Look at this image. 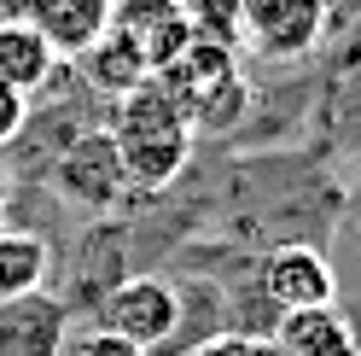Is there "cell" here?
<instances>
[{"instance_id": "11", "label": "cell", "mask_w": 361, "mask_h": 356, "mask_svg": "<svg viewBox=\"0 0 361 356\" xmlns=\"http://www.w3.org/2000/svg\"><path fill=\"white\" fill-rule=\"evenodd\" d=\"M59 71V53H53V41L41 35L30 18H0V82L18 88V94H35V88H47Z\"/></svg>"}, {"instance_id": "1", "label": "cell", "mask_w": 361, "mask_h": 356, "mask_svg": "<svg viewBox=\"0 0 361 356\" xmlns=\"http://www.w3.org/2000/svg\"><path fill=\"white\" fill-rule=\"evenodd\" d=\"M111 146L123 158V182L134 193H164L192 158V123L187 111L169 100V88L146 76L140 88H128L123 100H111V123H105Z\"/></svg>"}, {"instance_id": "4", "label": "cell", "mask_w": 361, "mask_h": 356, "mask_svg": "<svg viewBox=\"0 0 361 356\" xmlns=\"http://www.w3.org/2000/svg\"><path fill=\"white\" fill-rule=\"evenodd\" d=\"M326 35V0H239V47L257 59H309Z\"/></svg>"}, {"instance_id": "13", "label": "cell", "mask_w": 361, "mask_h": 356, "mask_svg": "<svg viewBox=\"0 0 361 356\" xmlns=\"http://www.w3.org/2000/svg\"><path fill=\"white\" fill-rule=\"evenodd\" d=\"M76 64H82V76L94 82V94H105V100H123L128 88H140V82H146V64L134 59L111 30H99L94 41H87V47L76 53Z\"/></svg>"}, {"instance_id": "9", "label": "cell", "mask_w": 361, "mask_h": 356, "mask_svg": "<svg viewBox=\"0 0 361 356\" xmlns=\"http://www.w3.org/2000/svg\"><path fill=\"white\" fill-rule=\"evenodd\" d=\"M280 356H361V333L338 304H314V309H291L274 316L268 327Z\"/></svg>"}, {"instance_id": "5", "label": "cell", "mask_w": 361, "mask_h": 356, "mask_svg": "<svg viewBox=\"0 0 361 356\" xmlns=\"http://www.w3.org/2000/svg\"><path fill=\"white\" fill-rule=\"evenodd\" d=\"M53 193L64 205H76V210H94V216L111 210L128 193L123 158H117V146H111L105 129H87V135L64 141V152L53 158Z\"/></svg>"}, {"instance_id": "14", "label": "cell", "mask_w": 361, "mask_h": 356, "mask_svg": "<svg viewBox=\"0 0 361 356\" xmlns=\"http://www.w3.org/2000/svg\"><path fill=\"white\" fill-rule=\"evenodd\" d=\"M180 18H187L192 41H210V47H239V0H175Z\"/></svg>"}, {"instance_id": "17", "label": "cell", "mask_w": 361, "mask_h": 356, "mask_svg": "<svg viewBox=\"0 0 361 356\" xmlns=\"http://www.w3.org/2000/svg\"><path fill=\"white\" fill-rule=\"evenodd\" d=\"M24 117H30V100L18 94V88H6V82H0V146H12V141H18Z\"/></svg>"}, {"instance_id": "7", "label": "cell", "mask_w": 361, "mask_h": 356, "mask_svg": "<svg viewBox=\"0 0 361 356\" xmlns=\"http://www.w3.org/2000/svg\"><path fill=\"white\" fill-rule=\"evenodd\" d=\"M105 30L146 64V76H157L164 64H175L180 53H187V41H192L175 0H111Z\"/></svg>"}, {"instance_id": "8", "label": "cell", "mask_w": 361, "mask_h": 356, "mask_svg": "<svg viewBox=\"0 0 361 356\" xmlns=\"http://www.w3.org/2000/svg\"><path fill=\"white\" fill-rule=\"evenodd\" d=\"M64 333H71V304L53 292L0 304V356H59Z\"/></svg>"}, {"instance_id": "10", "label": "cell", "mask_w": 361, "mask_h": 356, "mask_svg": "<svg viewBox=\"0 0 361 356\" xmlns=\"http://www.w3.org/2000/svg\"><path fill=\"white\" fill-rule=\"evenodd\" d=\"M18 18H30V24L53 41L59 59H76L87 41L105 30L111 0H18Z\"/></svg>"}, {"instance_id": "12", "label": "cell", "mask_w": 361, "mask_h": 356, "mask_svg": "<svg viewBox=\"0 0 361 356\" xmlns=\"http://www.w3.org/2000/svg\"><path fill=\"white\" fill-rule=\"evenodd\" d=\"M47 275H53L47 239L24 234V228H0V304H6V298H30V292H47Z\"/></svg>"}, {"instance_id": "16", "label": "cell", "mask_w": 361, "mask_h": 356, "mask_svg": "<svg viewBox=\"0 0 361 356\" xmlns=\"http://www.w3.org/2000/svg\"><path fill=\"white\" fill-rule=\"evenodd\" d=\"M187 356H280V350H274V339H268V333H239V327H228V333L198 339Z\"/></svg>"}, {"instance_id": "2", "label": "cell", "mask_w": 361, "mask_h": 356, "mask_svg": "<svg viewBox=\"0 0 361 356\" xmlns=\"http://www.w3.org/2000/svg\"><path fill=\"white\" fill-rule=\"evenodd\" d=\"M157 82L169 88V100L187 111L192 135H216L233 129L251 111V82L239 71V47H210V41H187V53L157 71Z\"/></svg>"}, {"instance_id": "6", "label": "cell", "mask_w": 361, "mask_h": 356, "mask_svg": "<svg viewBox=\"0 0 361 356\" xmlns=\"http://www.w3.org/2000/svg\"><path fill=\"white\" fill-rule=\"evenodd\" d=\"M257 292L268 304V316H291V309L332 304L338 298V275H332L326 251L291 239V246H274V251L257 263Z\"/></svg>"}, {"instance_id": "3", "label": "cell", "mask_w": 361, "mask_h": 356, "mask_svg": "<svg viewBox=\"0 0 361 356\" xmlns=\"http://www.w3.org/2000/svg\"><path fill=\"white\" fill-rule=\"evenodd\" d=\"M94 327L117 333V339L140 345L152 356L157 345H169L180 333V292H175V280H164V275H123V280H111L99 292Z\"/></svg>"}, {"instance_id": "15", "label": "cell", "mask_w": 361, "mask_h": 356, "mask_svg": "<svg viewBox=\"0 0 361 356\" xmlns=\"http://www.w3.org/2000/svg\"><path fill=\"white\" fill-rule=\"evenodd\" d=\"M59 356H146L140 345H128V339H117V333H105V327H76L71 321V333H64V345H59Z\"/></svg>"}]
</instances>
